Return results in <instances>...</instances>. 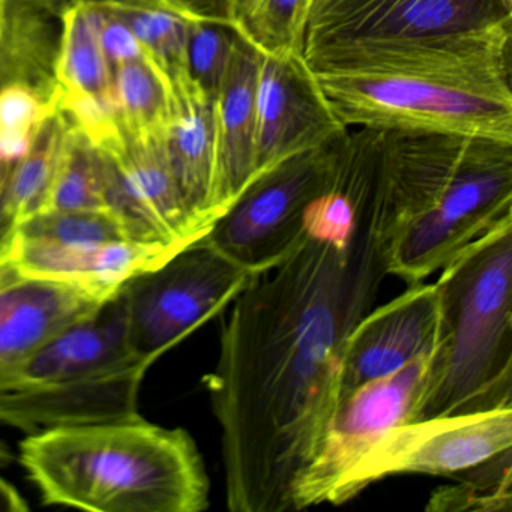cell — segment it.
Returning <instances> with one entry per match:
<instances>
[{"label": "cell", "instance_id": "cell-1", "mask_svg": "<svg viewBox=\"0 0 512 512\" xmlns=\"http://www.w3.org/2000/svg\"><path fill=\"white\" fill-rule=\"evenodd\" d=\"M304 229L283 262L236 296L205 377L233 512L295 511L296 485L337 406L344 341L389 274L392 217L379 185L364 202L331 185Z\"/></svg>", "mask_w": 512, "mask_h": 512}, {"label": "cell", "instance_id": "cell-2", "mask_svg": "<svg viewBox=\"0 0 512 512\" xmlns=\"http://www.w3.org/2000/svg\"><path fill=\"white\" fill-rule=\"evenodd\" d=\"M379 133V181L392 215L389 274L421 283L512 217V143Z\"/></svg>", "mask_w": 512, "mask_h": 512}, {"label": "cell", "instance_id": "cell-3", "mask_svg": "<svg viewBox=\"0 0 512 512\" xmlns=\"http://www.w3.org/2000/svg\"><path fill=\"white\" fill-rule=\"evenodd\" d=\"M20 463L44 505L94 512H200L209 506L208 475L193 437L142 415L28 434Z\"/></svg>", "mask_w": 512, "mask_h": 512}, {"label": "cell", "instance_id": "cell-4", "mask_svg": "<svg viewBox=\"0 0 512 512\" xmlns=\"http://www.w3.org/2000/svg\"><path fill=\"white\" fill-rule=\"evenodd\" d=\"M436 284L439 334L413 421L512 407V217L470 242Z\"/></svg>", "mask_w": 512, "mask_h": 512}, {"label": "cell", "instance_id": "cell-5", "mask_svg": "<svg viewBox=\"0 0 512 512\" xmlns=\"http://www.w3.org/2000/svg\"><path fill=\"white\" fill-rule=\"evenodd\" d=\"M151 365L131 349L118 292L94 316L0 374V422L32 434L137 418Z\"/></svg>", "mask_w": 512, "mask_h": 512}, {"label": "cell", "instance_id": "cell-6", "mask_svg": "<svg viewBox=\"0 0 512 512\" xmlns=\"http://www.w3.org/2000/svg\"><path fill=\"white\" fill-rule=\"evenodd\" d=\"M313 73L329 107L346 128L512 143L511 83L436 71Z\"/></svg>", "mask_w": 512, "mask_h": 512}, {"label": "cell", "instance_id": "cell-7", "mask_svg": "<svg viewBox=\"0 0 512 512\" xmlns=\"http://www.w3.org/2000/svg\"><path fill=\"white\" fill-rule=\"evenodd\" d=\"M254 278L205 236L185 245L119 290L131 349L154 364L235 301Z\"/></svg>", "mask_w": 512, "mask_h": 512}, {"label": "cell", "instance_id": "cell-8", "mask_svg": "<svg viewBox=\"0 0 512 512\" xmlns=\"http://www.w3.org/2000/svg\"><path fill=\"white\" fill-rule=\"evenodd\" d=\"M332 142L293 155L254 179L205 238L256 277L283 262L304 236L311 203L328 187Z\"/></svg>", "mask_w": 512, "mask_h": 512}, {"label": "cell", "instance_id": "cell-9", "mask_svg": "<svg viewBox=\"0 0 512 512\" xmlns=\"http://www.w3.org/2000/svg\"><path fill=\"white\" fill-rule=\"evenodd\" d=\"M512 448V407L419 419L383 434L329 494L338 505L386 476H455Z\"/></svg>", "mask_w": 512, "mask_h": 512}, {"label": "cell", "instance_id": "cell-10", "mask_svg": "<svg viewBox=\"0 0 512 512\" xmlns=\"http://www.w3.org/2000/svg\"><path fill=\"white\" fill-rule=\"evenodd\" d=\"M92 143L106 163L109 209L139 241L181 250L208 233L185 205L164 131L134 133L115 122Z\"/></svg>", "mask_w": 512, "mask_h": 512}, {"label": "cell", "instance_id": "cell-11", "mask_svg": "<svg viewBox=\"0 0 512 512\" xmlns=\"http://www.w3.org/2000/svg\"><path fill=\"white\" fill-rule=\"evenodd\" d=\"M434 352V350H433ZM433 352L359 386L338 401L319 448L295 490V511L328 502L337 482L392 428L415 419Z\"/></svg>", "mask_w": 512, "mask_h": 512}, {"label": "cell", "instance_id": "cell-12", "mask_svg": "<svg viewBox=\"0 0 512 512\" xmlns=\"http://www.w3.org/2000/svg\"><path fill=\"white\" fill-rule=\"evenodd\" d=\"M304 58L314 71H436L511 83V19L428 37L334 44Z\"/></svg>", "mask_w": 512, "mask_h": 512}, {"label": "cell", "instance_id": "cell-13", "mask_svg": "<svg viewBox=\"0 0 512 512\" xmlns=\"http://www.w3.org/2000/svg\"><path fill=\"white\" fill-rule=\"evenodd\" d=\"M511 19L503 0H316L304 55L334 44L449 34Z\"/></svg>", "mask_w": 512, "mask_h": 512}, {"label": "cell", "instance_id": "cell-14", "mask_svg": "<svg viewBox=\"0 0 512 512\" xmlns=\"http://www.w3.org/2000/svg\"><path fill=\"white\" fill-rule=\"evenodd\" d=\"M346 130L329 107L304 55L259 53L256 178L293 155L328 145Z\"/></svg>", "mask_w": 512, "mask_h": 512}, {"label": "cell", "instance_id": "cell-15", "mask_svg": "<svg viewBox=\"0 0 512 512\" xmlns=\"http://www.w3.org/2000/svg\"><path fill=\"white\" fill-rule=\"evenodd\" d=\"M437 284L416 283L388 304L365 314L341 349L337 403L359 386L382 379L436 349Z\"/></svg>", "mask_w": 512, "mask_h": 512}, {"label": "cell", "instance_id": "cell-16", "mask_svg": "<svg viewBox=\"0 0 512 512\" xmlns=\"http://www.w3.org/2000/svg\"><path fill=\"white\" fill-rule=\"evenodd\" d=\"M175 248L148 242H65L0 236V268L25 277L62 281L113 298L128 281L166 262Z\"/></svg>", "mask_w": 512, "mask_h": 512}, {"label": "cell", "instance_id": "cell-17", "mask_svg": "<svg viewBox=\"0 0 512 512\" xmlns=\"http://www.w3.org/2000/svg\"><path fill=\"white\" fill-rule=\"evenodd\" d=\"M112 298L0 268V374L94 316Z\"/></svg>", "mask_w": 512, "mask_h": 512}, {"label": "cell", "instance_id": "cell-18", "mask_svg": "<svg viewBox=\"0 0 512 512\" xmlns=\"http://www.w3.org/2000/svg\"><path fill=\"white\" fill-rule=\"evenodd\" d=\"M259 52L236 35L229 67L212 98L215 221L256 178V80Z\"/></svg>", "mask_w": 512, "mask_h": 512}, {"label": "cell", "instance_id": "cell-19", "mask_svg": "<svg viewBox=\"0 0 512 512\" xmlns=\"http://www.w3.org/2000/svg\"><path fill=\"white\" fill-rule=\"evenodd\" d=\"M56 113L91 140L115 124L113 70L101 46L97 14L86 0L61 10Z\"/></svg>", "mask_w": 512, "mask_h": 512}, {"label": "cell", "instance_id": "cell-20", "mask_svg": "<svg viewBox=\"0 0 512 512\" xmlns=\"http://www.w3.org/2000/svg\"><path fill=\"white\" fill-rule=\"evenodd\" d=\"M170 163L188 211L203 230L215 223L214 110L212 98L184 73L172 79V110L164 128Z\"/></svg>", "mask_w": 512, "mask_h": 512}, {"label": "cell", "instance_id": "cell-21", "mask_svg": "<svg viewBox=\"0 0 512 512\" xmlns=\"http://www.w3.org/2000/svg\"><path fill=\"white\" fill-rule=\"evenodd\" d=\"M61 10L35 0H8L4 34L0 40V88L13 83L28 86L55 112Z\"/></svg>", "mask_w": 512, "mask_h": 512}, {"label": "cell", "instance_id": "cell-22", "mask_svg": "<svg viewBox=\"0 0 512 512\" xmlns=\"http://www.w3.org/2000/svg\"><path fill=\"white\" fill-rule=\"evenodd\" d=\"M124 22L149 56L173 79L188 73L191 25L203 19L181 0H89ZM211 22V20H206ZM190 74V73H188Z\"/></svg>", "mask_w": 512, "mask_h": 512}, {"label": "cell", "instance_id": "cell-23", "mask_svg": "<svg viewBox=\"0 0 512 512\" xmlns=\"http://www.w3.org/2000/svg\"><path fill=\"white\" fill-rule=\"evenodd\" d=\"M55 211H110L103 155L67 121L55 172L38 212Z\"/></svg>", "mask_w": 512, "mask_h": 512}, {"label": "cell", "instance_id": "cell-24", "mask_svg": "<svg viewBox=\"0 0 512 512\" xmlns=\"http://www.w3.org/2000/svg\"><path fill=\"white\" fill-rule=\"evenodd\" d=\"M316 0H226L229 28L260 55H304L308 20Z\"/></svg>", "mask_w": 512, "mask_h": 512}, {"label": "cell", "instance_id": "cell-25", "mask_svg": "<svg viewBox=\"0 0 512 512\" xmlns=\"http://www.w3.org/2000/svg\"><path fill=\"white\" fill-rule=\"evenodd\" d=\"M64 131V118L56 113L38 131L29 155L11 167L0 191V236L40 211L55 172Z\"/></svg>", "mask_w": 512, "mask_h": 512}, {"label": "cell", "instance_id": "cell-26", "mask_svg": "<svg viewBox=\"0 0 512 512\" xmlns=\"http://www.w3.org/2000/svg\"><path fill=\"white\" fill-rule=\"evenodd\" d=\"M113 104L119 127L163 133L172 110V79L146 55L113 70Z\"/></svg>", "mask_w": 512, "mask_h": 512}, {"label": "cell", "instance_id": "cell-27", "mask_svg": "<svg viewBox=\"0 0 512 512\" xmlns=\"http://www.w3.org/2000/svg\"><path fill=\"white\" fill-rule=\"evenodd\" d=\"M511 449L455 476L460 482L431 496L428 511H511Z\"/></svg>", "mask_w": 512, "mask_h": 512}, {"label": "cell", "instance_id": "cell-28", "mask_svg": "<svg viewBox=\"0 0 512 512\" xmlns=\"http://www.w3.org/2000/svg\"><path fill=\"white\" fill-rule=\"evenodd\" d=\"M7 233L26 239L83 244V242L137 241L127 221L112 211L38 212ZM4 236V235H2Z\"/></svg>", "mask_w": 512, "mask_h": 512}, {"label": "cell", "instance_id": "cell-29", "mask_svg": "<svg viewBox=\"0 0 512 512\" xmlns=\"http://www.w3.org/2000/svg\"><path fill=\"white\" fill-rule=\"evenodd\" d=\"M56 112L31 88L19 83L0 88V166L13 167L34 148L38 131Z\"/></svg>", "mask_w": 512, "mask_h": 512}, {"label": "cell", "instance_id": "cell-30", "mask_svg": "<svg viewBox=\"0 0 512 512\" xmlns=\"http://www.w3.org/2000/svg\"><path fill=\"white\" fill-rule=\"evenodd\" d=\"M236 34L226 23L194 22L188 38V73L191 79L214 98L229 67Z\"/></svg>", "mask_w": 512, "mask_h": 512}, {"label": "cell", "instance_id": "cell-31", "mask_svg": "<svg viewBox=\"0 0 512 512\" xmlns=\"http://www.w3.org/2000/svg\"><path fill=\"white\" fill-rule=\"evenodd\" d=\"M86 2H89V0H86ZM89 4L92 5L95 14H97L101 46H103L104 55H106L112 70H115L119 65L127 64V62L148 55L140 41L137 40L136 35L124 22L104 13L100 8L95 7L92 2H89Z\"/></svg>", "mask_w": 512, "mask_h": 512}, {"label": "cell", "instance_id": "cell-32", "mask_svg": "<svg viewBox=\"0 0 512 512\" xmlns=\"http://www.w3.org/2000/svg\"><path fill=\"white\" fill-rule=\"evenodd\" d=\"M29 505L10 481L0 476V512H25Z\"/></svg>", "mask_w": 512, "mask_h": 512}, {"label": "cell", "instance_id": "cell-33", "mask_svg": "<svg viewBox=\"0 0 512 512\" xmlns=\"http://www.w3.org/2000/svg\"><path fill=\"white\" fill-rule=\"evenodd\" d=\"M181 2H184L190 10L202 16L203 19L227 25L226 19H224L226 0H181Z\"/></svg>", "mask_w": 512, "mask_h": 512}, {"label": "cell", "instance_id": "cell-34", "mask_svg": "<svg viewBox=\"0 0 512 512\" xmlns=\"http://www.w3.org/2000/svg\"><path fill=\"white\" fill-rule=\"evenodd\" d=\"M14 455L10 446L0 439V467H7L8 464L13 463Z\"/></svg>", "mask_w": 512, "mask_h": 512}, {"label": "cell", "instance_id": "cell-35", "mask_svg": "<svg viewBox=\"0 0 512 512\" xmlns=\"http://www.w3.org/2000/svg\"><path fill=\"white\" fill-rule=\"evenodd\" d=\"M8 0H0V40L4 34L5 19H7Z\"/></svg>", "mask_w": 512, "mask_h": 512}, {"label": "cell", "instance_id": "cell-36", "mask_svg": "<svg viewBox=\"0 0 512 512\" xmlns=\"http://www.w3.org/2000/svg\"><path fill=\"white\" fill-rule=\"evenodd\" d=\"M35 2H40V4L50 5V7L59 8L62 0H35Z\"/></svg>", "mask_w": 512, "mask_h": 512}, {"label": "cell", "instance_id": "cell-37", "mask_svg": "<svg viewBox=\"0 0 512 512\" xmlns=\"http://www.w3.org/2000/svg\"><path fill=\"white\" fill-rule=\"evenodd\" d=\"M11 167H2L0 166V182H4L5 178H7L8 170H10Z\"/></svg>", "mask_w": 512, "mask_h": 512}]
</instances>
